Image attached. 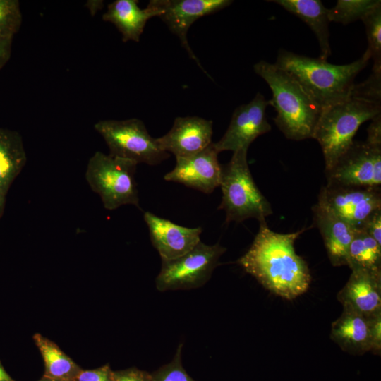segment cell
Wrapping results in <instances>:
<instances>
[{"mask_svg": "<svg viewBox=\"0 0 381 381\" xmlns=\"http://www.w3.org/2000/svg\"><path fill=\"white\" fill-rule=\"evenodd\" d=\"M306 229L281 234L271 230L265 220L260 222L258 232L238 264L271 293L286 300L296 298L311 282L308 265L294 248Z\"/></svg>", "mask_w": 381, "mask_h": 381, "instance_id": "6da1fadb", "label": "cell"}, {"mask_svg": "<svg viewBox=\"0 0 381 381\" xmlns=\"http://www.w3.org/2000/svg\"><path fill=\"white\" fill-rule=\"evenodd\" d=\"M368 61L361 57L351 64L335 65L280 49L274 64L289 73L322 109L350 95L356 77Z\"/></svg>", "mask_w": 381, "mask_h": 381, "instance_id": "7a4b0ae2", "label": "cell"}, {"mask_svg": "<svg viewBox=\"0 0 381 381\" xmlns=\"http://www.w3.org/2000/svg\"><path fill=\"white\" fill-rule=\"evenodd\" d=\"M253 69L272 90L269 105L275 109L274 123L285 137L293 140L312 138L320 107L289 73L274 64L262 60Z\"/></svg>", "mask_w": 381, "mask_h": 381, "instance_id": "3957f363", "label": "cell"}, {"mask_svg": "<svg viewBox=\"0 0 381 381\" xmlns=\"http://www.w3.org/2000/svg\"><path fill=\"white\" fill-rule=\"evenodd\" d=\"M381 114V102L365 99L351 90L346 99L322 109L313 135L330 170L353 142L360 126Z\"/></svg>", "mask_w": 381, "mask_h": 381, "instance_id": "277c9868", "label": "cell"}, {"mask_svg": "<svg viewBox=\"0 0 381 381\" xmlns=\"http://www.w3.org/2000/svg\"><path fill=\"white\" fill-rule=\"evenodd\" d=\"M248 150L243 148L233 152L230 161L222 164L219 186L222 198L218 209L225 212L227 223H238L250 218L260 222L272 214L271 205L251 175Z\"/></svg>", "mask_w": 381, "mask_h": 381, "instance_id": "5b68a950", "label": "cell"}, {"mask_svg": "<svg viewBox=\"0 0 381 381\" xmlns=\"http://www.w3.org/2000/svg\"><path fill=\"white\" fill-rule=\"evenodd\" d=\"M138 164L128 159L95 152L89 159L85 179L105 209L114 210L123 205L138 208L139 195L135 174Z\"/></svg>", "mask_w": 381, "mask_h": 381, "instance_id": "8992f818", "label": "cell"}, {"mask_svg": "<svg viewBox=\"0 0 381 381\" xmlns=\"http://www.w3.org/2000/svg\"><path fill=\"white\" fill-rule=\"evenodd\" d=\"M94 129L103 138L111 156L148 165H157L170 156L138 119L100 120Z\"/></svg>", "mask_w": 381, "mask_h": 381, "instance_id": "52a82bcc", "label": "cell"}, {"mask_svg": "<svg viewBox=\"0 0 381 381\" xmlns=\"http://www.w3.org/2000/svg\"><path fill=\"white\" fill-rule=\"evenodd\" d=\"M226 250L219 243L207 245L200 241L179 258L162 260L161 270L156 278L157 289L165 291L202 286L211 277Z\"/></svg>", "mask_w": 381, "mask_h": 381, "instance_id": "ba28073f", "label": "cell"}, {"mask_svg": "<svg viewBox=\"0 0 381 381\" xmlns=\"http://www.w3.org/2000/svg\"><path fill=\"white\" fill-rule=\"evenodd\" d=\"M325 173L327 183L381 188V145L353 140Z\"/></svg>", "mask_w": 381, "mask_h": 381, "instance_id": "9c48e42d", "label": "cell"}, {"mask_svg": "<svg viewBox=\"0 0 381 381\" xmlns=\"http://www.w3.org/2000/svg\"><path fill=\"white\" fill-rule=\"evenodd\" d=\"M317 203L359 229L370 214L381 210V188L327 183Z\"/></svg>", "mask_w": 381, "mask_h": 381, "instance_id": "30bf717a", "label": "cell"}, {"mask_svg": "<svg viewBox=\"0 0 381 381\" xmlns=\"http://www.w3.org/2000/svg\"><path fill=\"white\" fill-rule=\"evenodd\" d=\"M268 105L269 101L258 92L249 103L238 106L224 135L219 141L213 143L216 150L219 153L248 149L258 136L268 133L271 130L266 117Z\"/></svg>", "mask_w": 381, "mask_h": 381, "instance_id": "8fae6325", "label": "cell"}, {"mask_svg": "<svg viewBox=\"0 0 381 381\" xmlns=\"http://www.w3.org/2000/svg\"><path fill=\"white\" fill-rule=\"evenodd\" d=\"M162 11L159 18L179 39L183 48L202 71L209 76L193 52L187 38L189 28L199 18L214 13L227 6L230 0H154Z\"/></svg>", "mask_w": 381, "mask_h": 381, "instance_id": "7c38bea8", "label": "cell"}, {"mask_svg": "<svg viewBox=\"0 0 381 381\" xmlns=\"http://www.w3.org/2000/svg\"><path fill=\"white\" fill-rule=\"evenodd\" d=\"M218 154L212 143L200 152L176 158L174 168L167 173L164 179L210 194L220 184L222 164L219 162Z\"/></svg>", "mask_w": 381, "mask_h": 381, "instance_id": "4fadbf2b", "label": "cell"}, {"mask_svg": "<svg viewBox=\"0 0 381 381\" xmlns=\"http://www.w3.org/2000/svg\"><path fill=\"white\" fill-rule=\"evenodd\" d=\"M213 123L199 116L176 117L171 128L157 138L160 148L176 158L195 155L212 143Z\"/></svg>", "mask_w": 381, "mask_h": 381, "instance_id": "5bb4252c", "label": "cell"}, {"mask_svg": "<svg viewBox=\"0 0 381 381\" xmlns=\"http://www.w3.org/2000/svg\"><path fill=\"white\" fill-rule=\"evenodd\" d=\"M143 217L149 230L151 243L162 260L179 258L200 241L201 227L182 226L150 212H145Z\"/></svg>", "mask_w": 381, "mask_h": 381, "instance_id": "9a60e30c", "label": "cell"}, {"mask_svg": "<svg viewBox=\"0 0 381 381\" xmlns=\"http://www.w3.org/2000/svg\"><path fill=\"white\" fill-rule=\"evenodd\" d=\"M337 299L367 319L381 315V271L351 270Z\"/></svg>", "mask_w": 381, "mask_h": 381, "instance_id": "2e32d148", "label": "cell"}, {"mask_svg": "<svg viewBox=\"0 0 381 381\" xmlns=\"http://www.w3.org/2000/svg\"><path fill=\"white\" fill-rule=\"evenodd\" d=\"M314 224L322 237L333 266L347 265L348 251L355 229L318 203L312 207Z\"/></svg>", "mask_w": 381, "mask_h": 381, "instance_id": "e0dca14e", "label": "cell"}, {"mask_svg": "<svg viewBox=\"0 0 381 381\" xmlns=\"http://www.w3.org/2000/svg\"><path fill=\"white\" fill-rule=\"evenodd\" d=\"M136 0H116L107 6L102 19L115 25L124 42H138L147 20L161 14L162 11L150 1L145 8H140Z\"/></svg>", "mask_w": 381, "mask_h": 381, "instance_id": "ac0fdd59", "label": "cell"}, {"mask_svg": "<svg viewBox=\"0 0 381 381\" xmlns=\"http://www.w3.org/2000/svg\"><path fill=\"white\" fill-rule=\"evenodd\" d=\"M330 337L343 351L363 355L370 351L369 319L343 307L342 313L332 324Z\"/></svg>", "mask_w": 381, "mask_h": 381, "instance_id": "d6986e66", "label": "cell"}, {"mask_svg": "<svg viewBox=\"0 0 381 381\" xmlns=\"http://www.w3.org/2000/svg\"><path fill=\"white\" fill-rule=\"evenodd\" d=\"M285 10L305 22L315 33L320 44L319 58L327 61L331 54L328 8L320 0H274Z\"/></svg>", "mask_w": 381, "mask_h": 381, "instance_id": "ffe728a7", "label": "cell"}, {"mask_svg": "<svg viewBox=\"0 0 381 381\" xmlns=\"http://www.w3.org/2000/svg\"><path fill=\"white\" fill-rule=\"evenodd\" d=\"M27 161L19 133L0 128V190L7 193Z\"/></svg>", "mask_w": 381, "mask_h": 381, "instance_id": "44dd1931", "label": "cell"}, {"mask_svg": "<svg viewBox=\"0 0 381 381\" xmlns=\"http://www.w3.org/2000/svg\"><path fill=\"white\" fill-rule=\"evenodd\" d=\"M347 265L353 270L381 271V245L361 229H355Z\"/></svg>", "mask_w": 381, "mask_h": 381, "instance_id": "7402d4cb", "label": "cell"}, {"mask_svg": "<svg viewBox=\"0 0 381 381\" xmlns=\"http://www.w3.org/2000/svg\"><path fill=\"white\" fill-rule=\"evenodd\" d=\"M45 364L44 377L72 381L80 369L54 343L39 334L34 336Z\"/></svg>", "mask_w": 381, "mask_h": 381, "instance_id": "603a6c76", "label": "cell"}, {"mask_svg": "<svg viewBox=\"0 0 381 381\" xmlns=\"http://www.w3.org/2000/svg\"><path fill=\"white\" fill-rule=\"evenodd\" d=\"M365 27L368 47L362 56L373 61V72H381V3L362 20Z\"/></svg>", "mask_w": 381, "mask_h": 381, "instance_id": "cb8c5ba5", "label": "cell"}, {"mask_svg": "<svg viewBox=\"0 0 381 381\" xmlns=\"http://www.w3.org/2000/svg\"><path fill=\"white\" fill-rule=\"evenodd\" d=\"M380 3V0H339L334 7L328 9L329 20L348 25L362 20Z\"/></svg>", "mask_w": 381, "mask_h": 381, "instance_id": "d4e9b609", "label": "cell"}, {"mask_svg": "<svg viewBox=\"0 0 381 381\" xmlns=\"http://www.w3.org/2000/svg\"><path fill=\"white\" fill-rule=\"evenodd\" d=\"M22 23V13L18 0H0V36L13 39Z\"/></svg>", "mask_w": 381, "mask_h": 381, "instance_id": "484cf974", "label": "cell"}, {"mask_svg": "<svg viewBox=\"0 0 381 381\" xmlns=\"http://www.w3.org/2000/svg\"><path fill=\"white\" fill-rule=\"evenodd\" d=\"M182 344H179L172 361L150 373V381H195L185 370L181 362Z\"/></svg>", "mask_w": 381, "mask_h": 381, "instance_id": "4316f807", "label": "cell"}, {"mask_svg": "<svg viewBox=\"0 0 381 381\" xmlns=\"http://www.w3.org/2000/svg\"><path fill=\"white\" fill-rule=\"evenodd\" d=\"M112 374L109 366L104 365L94 370H80L72 381H112Z\"/></svg>", "mask_w": 381, "mask_h": 381, "instance_id": "83f0119b", "label": "cell"}, {"mask_svg": "<svg viewBox=\"0 0 381 381\" xmlns=\"http://www.w3.org/2000/svg\"><path fill=\"white\" fill-rule=\"evenodd\" d=\"M359 229L364 230L381 245V210L370 214Z\"/></svg>", "mask_w": 381, "mask_h": 381, "instance_id": "f1b7e54d", "label": "cell"}, {"mask_svg": "<svg viewBox=\"0 0 381 381\" xmlns=\"http://www.w3.org/2000/svg\"><path fill=\"white\" fill-rule=\"evenodd\" d=\"M370 322V351L375 355L381 353V315L371 319Z\"/></svg>", "mask_w": 381, "mask_h": 381, "instance_id": "f546056e", "label": "cell"}, {"mask_svg": "<svg viewBox=\"0 0 381 381\" xmlns=\"http://www.w3.org/2000/svg\"><path fill=\"white\" fill-rule=\"evenodd\" d=\"M112 381H150V373L133 368L113 372Z\"/></svg>", "mask_w": 381, "mask_h": 381, "instance_id": "4dcf8cb0", "label": "cell"}, {"mask_svg": "<svg viewBox=\"0 0 381 381\" xmlns=\"http://www.w3.org/2000/svg\"><path fill=\"white\" fill-rule=\"evenodd\" d=\"M371 120L372 122L367 129L366 140L374 144L381 145V114H379Z\"/></svg>", "mask_w": 381, "mask_h": 381, "instance_id": "1f68e13d", "label": "cell"}, {"mask_svg": "<svg viewBox=\"0 0 381 381\" xmlns=\"http://www.w3.org/2000/svg\"><path fill=\"white\" fill-rule=\"evenodd\" d=\"M12 40L0 36V70L11 57Z\"/></svg>", "mask_w": 381, "mask_h": 381, "instance_id": "d6a6232c", "label": "cell"}, {"mask_svg": "<svg viewBox=\"0 0 381 381\" xmlns=\"http://www.w3.org/2000/svg\"><path fill=\"white\" fill-rule=\"evenodd\" d=\"M0 381H14L6 372L0 363Z\"/></svg>", "mask_w": 381, "mask_h": 381, "instance_id": "836d02e7", "label": "cell"}, {"mask_svg": "<svg viewBox=\"0 0 381 381\" xmlns=\"http://www.w3.org/2000/svg\"><path fill=\"white\" fill-rule=\"evenodd\" d=\"M6 193H4L3 191L0 190V215L2 212L4 202H5V197Z\"/></svg>", "mask_w": 381, "mask_h": 381, "instance_id": "e575fe53", "label": "cell"}, {"mask_svg": "<svg viewBox=\"0 0 381 381\" xmlns=\"http://www.w3.org/2000/svg\"><path fill=\"white\" fill-rule=\"evenodd\" d=\"M40 381H68V380H56V379H51V378H47L44 377Z\"/></svg>", "mask_w": 381, "mask_h": 381, "instance_id": "d590c367", "label": "cell"}]
</instances>
